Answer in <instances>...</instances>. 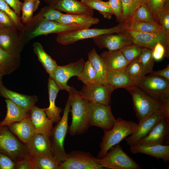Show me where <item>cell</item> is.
I'll list each match as a JSON object with an SVG mask.
<instances>
[{"label":"cell","mask_w":169,"mask_h":169,"mask_svg":"<svg viewBox=\"0 0 169 169\" xmlns=\"http://www.w3.org/2000/svg\"><path fill=\"white\" fill-rule=\"evenodd\" d=\"M83 28L79 26L66 24L55 21L34 18L25 24L23 30L20 32L21 39L25 45L33 38L41 35L60 33Z\"/></svg>","instance_id":"cell-1"},{"label":"cell","mask_w":169,"mask_h":169,"mask_svg":"<svg viewBox=\"0 0 169 169\" xmlns=\"http://www.w3.org/2000/svg\"><path fill=\"white\" fill-rule=\"evenodd\" d=\"M72 120L68 131L71 136L82 134L90 126V102L80 94H69Z\"/></svg>","instance_id":"cell-2"},{"label":"cell","mask_w":169,"mask_h":169,"mask_svg":"<svg viewBox=\"0 0 169 169\" xmlns=\"http://www.w3.org/2000/svg\"><path fill=\"white\" fill-rule=\"evenodd\" d=\"M137 124L130 120H127L118 117L113 128L110 131L104 132L100 143V150L97 157L101 158L112 146L119 143L128 136L132 134Z\"/></svg>","instance_id":"cell-3"},{"label":"cell","mask_w":169,"mask_h":169,"mask_svg":"<svg viewBox=\"0 0 169 169\" xmlns=\"http://www.w3.org/2000/svg\"><path fill=\"white\" fill-rule=\"evenodd\" d=\"M70 99L68 97L62 117L53 127L49 136L51 153L52 156L59 162L64 161L67 153L64 147V141L68 129V119L70 111Z\"/></svg>","instance_id":"cell-4"},{"label":"cell","mask_w":169,"mask_h":169,"mask_svg":"<svg viewBox=\"0 0 169 169\" xmlns=\"http://www.w3.org/2000/svg\"><path fill=\"white\" fill-rule=\"evenodd\" d=\"M125 89L132 96L133 106L139 122L153 113L161 110L160 103L138 86L134 85Z\"/></svg>","instance_id":"cell-5"},{"label":"cell","mask_w":169,"mask_h":169,"mask_svg":"<svg viewBox=\"0 0 169 169\" xmlns=\"http://www.w3.org/2000/svg\"><path fill=\"white\" fill-rule=\"evenodd\" d=\"M127 31L125 23L122 22L110 28H83L60 33L58 34L56 40L61 44L67 45L81 40L93 38L103 35L119 33Z\"/></svg>","instance_id":"cell-6"},{"label":"cell","mask_w":169,"mask_h":169,"mask_svg":"<svg viewBox=\"0 0 169 169\" xmlns=\"http://www.w3.org/2000/svg\"><path fill=\"white\" fill-rule=\"evenodd\" d=\"M98 163L103 167L111 169H140V166L116 144L111 147Z\"/></svg>","instance_id":"cell-7"},{"label":"cell","mask_w":169,"mask_h":169,"mask_svg":"<svg viewBox=\"0 0 169 169\" xmlns=\"http://www.w3.org/2000/svg\"><path fill=\"white\" fill-rule=\"evenodd\" d=\"M85 62L83 58L77 61L64 66L58 65L49 77L55 82L60 90H64L71 95L79 94V91L67 84L69 79L74 76H78L82 71Z\"/></svg>","instance_id":"cell-8"},{"label":"cell","mask_w":169,"mask_h":169,"mask_svg":"<svg viewBox=\"0 0 169 169\" xmlns=\"http://www.w3.org/2000/svg\"><path fill=\"white\" fill-rule=\"evenodd\" d=\"M0 152L8 155L15 162L29 154L25 144L15 136L7 126L0 127Z\"/></svg>","instance_id":"cell-9"},{"label":"cell","mask_w":169,"mask_h":169,"mask_svg":"<svg viewBox=\"0 0 169 169\" xmlns=\"http://www.w3.org/2000/svg\"><path fill=\"white\" fill-rule=\"evenodd\" d=\"M137 86L157 100L161 105L169 101V81L162 77L149 74L145 75Z\"/></svg>","instance_id":"cell-10"},{"label":"cell","mask_w":169,"mask_h":169,"mask_svg":"<svg viewBox=\"0 0 169 169\" xmlns=\"http://www.w3.org/2000/svg\"><path fill=\"white\" fill-rule=\"evenodd\" d=\"M97 158L88 152L73 151L67 153L66 159L60 162L58 169H102Z\"/></svg>","instance_id":"cell-11"},{"label":"cell","mask_w":169,"mask_h":169,"mask_svg":"<svg viewBox=\"0 0 169 169\" xmlns=\"http://www.w3.org/2000/svg\"><path fill=\"white\" fill-rule=\"evenodd\" d=\"M90 126L101 128L104 132L111 130L116 119L114 117L110 105L90 103Z\"/></svg>","instance_id":"cell-12"},{"label":"cell","mask_w":169,"mask_h":169,"mask_svg":"<svg viewBox=\"0 0 169 169\" xmlns=\"http://www.w3.org/2000/svg\"><path fill=\"white\" fill-rule=\"evenodd\" d=\"M113 90L106 84L96 83L89 85L84 84L79 94L90 103L109 105Z\"/></svg>","instance_id":"cell-13"},{"label":"cell","mask_w":169,"mask_h":169,"mask_svg":"<svg viewBox=\"0 0 169 169\" xmlns=\"http://www.w3.org/2000/svg\"><path fill=\"white\" fill-rule=\"evenodd\" d=\"M131 35L134 44L152 50L158 42L165 47L169 55V36L163 31L140 32L127 31Z\"/></svg>","instance_id":"cell-14"},{"label":"cell","mask_w":169,"mask_h":169,"mask_svg":"<svg viewBox=\"0 0 169 169\" xmlns=\"http://www.w3.org/2000/svg\"><path fill=\"white\" fill-rule=\"evenodd\" d=\"M166 118L161 110L155 112L142 121L139 122L133 133L125 138L130 146L136 145L141 140L146 136L162 119Z\"/></svg>","instance_id":"cell-15"},{"label":"cell","mask_w":169,"mask_h":169,"mask_svg":"<svg viewBox=\"0 0 169 169\" xmlns=\"http://www.w3.org/2000/svg\"><path fill=\"white\" fill-rule=\"evenodd\" d=\"M114 34L103 35L92 39L95 44L99 48H106L108 50H119L125 46L133 44L127 31Z\"/></svg>","instance_id":"cell-16"},{"label":"cell","mask_w":169,"mask_h":169,"mask_svg":"<svg viewBox=\"0 0 169 169\" xmlns=\"http://www.w3.org/2000/svg\"><path fill=\"white\" fill-rule=\"evenodd\" d=\"M25 45L18 29H0V47L8 53L20 55Z\"/></svg>","instance_id":"cell-17"},{"label":"cell","mask_w":169,"mask_h":169,"mask_svg":"<svg viewBox=\"0 0 169 169\" xmlns=\"http://www.w3.org/2000/svg\"><path fill=\"white\" fill-rule=\"evenodd\" d=\"M169 144V121L165 118L160 121L146 136L139 141L136 145H166Z\"/></svg>","instance_id":"cell-18"},{"label":"cell","mask_w":169,"mask_h":169,"mask_svg":"<svg viewBox=\"0 0 169 169\" xmlns=\"http://www.w3.org/2000/svg\"><path fill=\"white\" fill-rule=\"evenodd\" d=\"M45 110V108H40L35 105L30 111V117L35 133L49 136L53 122L47 116Z\"/></svg>","instance_id":"cell-19"},{"label":"cell","mask_w":169,"mask_h":169,"mask_svg":"<svg viewBox=\"0 0 169 169\" xmlns=\"http://www.w3.org/2000/svg\"><path fill=\"white\" fill-rule=\"evenodd\" d=\"M0 95L3 97L11 100L29 112L38 100V97L36 95H25L11 90L6 88L3 84L0 89Z\"/></svg>","instance_id":"cell-20"},{"label":"cell","mask_w":169,"mask_h":169,"mask_svg":"<svg viewBox=\"0 0 169 169\" xmlns=\"http://www.w3.org/2000/svg\"><path fill=\"white\" fill-rule=\"evenodd\" d=\"M25 145L29 154L32 156L51 154L50 138L48 136L35 133Z\"/></svg>","instance_id":"cell-21"},{"label":"cell","mask_w":169,"mask_h":169,"mask_svg":"<svg viewBox=\"0 0 169 169\" xmlns=\"http://www.w3.org/2000/svg\"><path fill=\"white\" fill-rule=\"evenodd\" d=\"M100 56L108 72L125 70L129 63L119 50L105 51Z\"/></svg>","instance_id":"cell-22"},{"label":"cell","mask_w":169,"mask_h":169,"mask_svg":"<svg viewBox=\"0 0 169 169\" xmlns=\"http://www.w3.org/2000/svg\"><path fill=\"white\" fill-rule=\"evenodd\" d=\"M130 151L134 154L143 153L153 156L157 159H161L166 162L169 161L168 145H136L130 146Z\"/></svg>","instance_id":"cell-23"},{"label":"cell","mask_w":169,"mask_h":169,"mask_svg":"<svg viewBox=\"0 0 169 169\" xmlns=\"http://www.w3.org/2000/svg\"><path fill=\"white\" fill-rule=\"evenodd\" d=\"M7 126L11 132L24 144L35 133L30 116Z\"/></svg>","instance_id":"cell-24"},{"label":"cell","mask_w":169,"mask_h":169,"mask_svg":"<svg viewBox=\"0 0 169 169\" xmlns=\"http://www.w3.org/2000/svg\"><path fill=\"white\" fill-rule=\"evenodd\" d=\"M48 85L49 105L48 108H45V112L53 123H57L61 118L60 114L63 110L55 104L56 99L60 90L54 81L50 77L48 79Z\"/></svg>","instance_id":"cell-25"},{"label":"cell","mask_w":169,"mask_h":169,"mask_svg":"<svg viewBox=\"0 0 169 169\" xmlns=\"http://www.w3.org/2000/svg\"><path fill=\"white\" fill-rule=\"evenodd\" d=\"M56 21L66 24L75 25L83 28H89L98 23L99 19L86 14H63Z\"/></svg>","instance_id":"cell-26"},{"label":"cell","mask_w":169,"mask_h":169,"mask_svg":"<svg viewBox=\"0 0 169 169\" xmlns=\"http://www.w3.org/2000/svg\"><path fill=\"white\" fill-rule=\"evenodd\" d=\"M53 7L68 14H86L93 16L94 10L77 0H59Z\"/></svg>","instance_id":"cell-27"},{"label":"cell","mask_w":169,"mask_h":169,"mask_svg":"<svg viewBox=\"0 0 169 169\" xmlns=\"http://www.w3.org/2000/svg\"><path fill=\"white\" fill-rule=\"evenodd\" d=\"M7 108V114L3 120L0 122V127L8 126L30 116V112L17 105L11 100H5Z\"/></svg>","instance_id":"cell-28"},{"label":"cell","mask_w":169,"mask_h":169,"mask_svg":"<svg viewBox=\"0 0 169 169\" xmlns=\"http://www.w3.org/2000/svg\"><path fill=\"white\" fill-rule=\"evenodd\" d=\"M106 84L113 90L119 88H124L137 85L127 74L125 70L108 72Z\"/></svg>","instance_id":"cell-29"},{"label":"cell","mask_w":169,"mask_h":169,"mask_svg":"<svg viewBox=\"0 0 169 169\" xmlns=\"http://www.w3.org/2000/svg\"><path fill=\"white\" fill-rule=\"evenodd\" d=\"M88 60L91 63L96 74L99 83L106 84L108 72L105 64L94 48L88 54Z\"/></svg>","instance_id":"cell-30"},{"label":"cell","mask_w":169,"mask_h":169,"mask_svg":"<svg viewBox=\"0 0 169 169\" xmlns=\"http://www.w3.org/2000/svg\"><path fill=\"white\" fill-rule=\"evenodd\" d=\"M20 55H14L8 53L0 47V69L5 75L9 74L19 67Z\"/></svg>","instance_id":"cell-31"},{"label":"cell","mask_w":169,"mask_h":169,"mask_svg":"<svg viewBox=\"0 0 169 169\" xmlns=\"http://www.w3.org/2000/svg\"><path fill=\"white\" fill-rule=\"evenodd\" d=\"M33 50L38 60L49 75L51 74L58 65L56 62L45 51L42 45L35 42L33 45Z\"/></svg>","instance_id":"cell-32"},{"label":"cell","mask_w":169,"mask_h":169,"mask_svg":"<svg viewBox=\"0 0 169 169\" xmlns=\"http://www.w3.org/2000/svg\"><path fill=\"white\" fill-rule=\"evenodd\" d=\"M32 156L33 169H58L60 163L51 154H44Z\"/></svg>","instance_id":"cell-33"},{"label":"cell","mask_w":169,"mask_h":169,"mask_svg":"<svg viewBox=\"0 0 169 169\" xmlns=\"http://www.w3.org/2000/svg\"><path fill=\"white\" fill-rule=\"evenodd\" d=\"M86 7L93 10H97L103 17L110 20L113 15L108 1L102 0H80Z\"/></svg>","instance_id":"cell-34"},{"label":"cell","mask_w":169,"mask_h":169,"mask_svg":"<svg viewBox=\"0 0 169 169\" xmlns=\"http://www.w3.org/2000/svg\"><path fill=\"white\" fill-rule=\"evenodd\" d=\"M125 23L127 31L140 32L163 31L158 24L132 19H130Z\"/></svg>","instance_id":"cell-35"},{"label":"cell","mask_w":169,"mask_h":169,"mask_svg":"<svg viewBox=\"0 0 169 169\" xmlns=\"http://www.w3.org/2000/svg\"><path fill=\"white\" fill-rule=\"evenodd\" d=\"M122 22L130 20L135 11L141 5L146 4L147 0H121Z\"/></svg>","instance_id":"cell-36"},{"label":"cell","mask_w":169,"mask_h":169,"mask_svg":"<svg viewBox=\"0 0 169 169\" xmlns=\"http://www.w3.org/2000/svg\"><path fill=\"white\" fill-rule=\"evenodd\" d=\"M40 3L39 0H24L21 10L22 15L21 18L22 23L26 24L33 18V14L38 8Z\"/></svg>","instance_id":"cell-37"},{"label":"cell","mask_w":169,"mask_h":169,"mask_svg":"<svg viewBox=\"0 0 169 169\" xmlns=\"http://www.w3.org/2000/svg\"><path fill=\"white\" fill-rule=\"evenodd\" d=\"M77 77L78 79L85 84L99 83L96 72L91 62L88 60L85 62L82 71Z\"/></svg>","instance_id":"cell-38"},{"label":"cell","mask_w":169,"mask_h":169,"mask_svg":"<svg viewBox=\"0 0 169 169\" xmlns=\"http://www.w3.org/2000/svg\"><path fill=\"white\" fill-rule=\"evenodd\" d=\"M125 70L129 77L136 83L137 85L138 82L146 75L138 59L130 63Z\"/></svg>","instance_id":"cell-39"},{"label":"cell","mask_w":169,"mask_h":169,"mask_svg":"<svg viewBox=\"0 0 169 169\" xmlns=\"http://www.w3.org/2000/svg\"><path fill=\"white\" fill-rule=\"evenodd\" d=\"M130 19L158 24L151 11L146 4H143L138 7L135 11Z\"/></svg>","instance_id":"cell-40"},{"label":"cell","mask_w":169,"mask_h":169,"mask_svg":"<svg viewBox=\"0 0 169 169\" xmlns=\"http://www.w3.org/2000/svg\"><path fill=\"white\" fill-rule=\"evenodd\" d=\"M63 14L53 6L48 5L42 8L33 18L38 20L56 21Z\"/></svg>","instance_id":"cell-41"},{"label":"cell","mask_w":169,"mask_h":169,"mask_svg":"<svg viewBox=\"0 0 169 169\" xmlns=\"http://www.w3.org/2000/svg\"><path fill=\"white\" fill-rule=\"evenodd\" d=\"M141 63L146 74H151L153 72L154 63L152 54V50L143 48L142 52L138 58Z\"/></svg>","instance_id":"cell-42"},{"label":"cell","mask_w":169,"mask_h":169,"mask_svg":"<svg viewBox=\"0 0 169 169\" xmlns=\"http://www.w3.org/2000/svg\"><path fill=\"white\" fill-rule=\"evenodd\" d=\"M143 49V47L133 44L125 46L119 50L130 63L138 58Z\"/></svg>","instance_id":"cell-43"},{"label":"cell","mask_w":169,"mask_h":169,"mask_svg":"<svg viewBox=\"0 0 169 169\" xmlns=\"http://www.w3.org/2000/svg\"><path fill=\"white\" fill-rule=\"evenodd\" d=\"M0 10L4 12L12 20L20 32L23 30L24 25L21 22V18L4 0H0Z\"/></svg>","instance_id":"cell-44"},{"label":"cell","mask_w":169,"mask_h":169,"mask_svg":"<svg viewBox=\"0 0 169 169\" xmlns=\"http://www.w3.org/2000/svg\"><path fill=\"white\" fill-rule=\"evenodd\" d=\"M157 23L163 31L169 36V2L159 13Z\"/></svg>","instance_id":"cell-45"},{"label":"cell","mask_w":169,"mask_h":169,"mask_svg":"<svg viewBox=\"0 0 169 169\" xmlns=\"http://www.w3.org/2000/svg\"><path fill=\"white\" fill-rule=\"evenodd\" d=\"M168 2L169 0H147L146 4L151 11L156 23L159 13Z\"/></svg>","instance_id":"cell-46"},{"label":"cell","mask_w":169,"mask_h":169,"mask_svg":"<svg viewBox=\"0 0 169 169\" xmlns=\"http://www.w3.org/2000/svg\"><path fill=\"white\" fill-rule=\"evenodd\" d=\"M108 2L112 10L113 14L115 17L116 21L122 22V7L121 0H109Z\"/></svg>","instance_id":"cell-47"},{"label":"cell","mask_w":169,"mask_h":169,"mask_svg":"<svg viewBox=\"0 0 169 169\" xmlns=\"http://www.w3.org/2000/svg\"><path fill=\"white\" fill-rule=\"evenodd\" d=\"M152 54L154 60H161L164 56L169 58L164 46L160 42L158 43L152 50Z\"/></svg>","instance_id":"cell-48"},{"label":"cell","mask_w":169,"mask_h":169,"mask_svg":"<svg viewBox=\"0 0 169 169\" xmlns=\"http://www.w3.org/2000/svg\"><path fill=\"white\" fill-rule=\"evenodd\" d=\"M12 28L18 30L17 27L12 20L6 14L0 10V29Z\"/></svg>","instance_id":"cell-49"},{"label":"cell","mask_w":169,"mask_h":169,"mask_svg":"<svg viewBox=\"0 0 169 169\" xmlns=\"http://www.w3.org/2000/svg\"><path fill=\"white\" fill-rule=\"evenodd\" d=\"M16 162L5 154L0 152V169H15Z\"/></svg>","instance_id":"cell-50"},{"label":"cell","mask_w":169,"mask_h":169,"mask_svg":"<svg viewBox=\"0 0 169 169\" xmlns=\"http://www.w3.org/2000/svg\"><path fill=\"white\" fill-rule=\"evenodd\" d=\"M16 169H33L32 156L28 154L23 159L16 162Z\"/></svg>","instance_id":"cell-51"},{"label":"cell","mask_w":169,"mask_h":169,"mask_svg":"<svg viewBox=\"0 0 169 169\" xmlns=\"http://www.w3.org/2000/svg\"><path fill=\"white\" fill-rule=\"evenodd\" d=\"M15 13L19 16L22 3L19 0H4Z\"/></svg>","instance_id":"cell-52"},{"label":"cell","mask_w":169,"mask_h":169,"mask_svg":"<svg viewBox=\"0 0 169 169\" xmlns=\"http://www.w3.org/2000/svg\"><path fill=\"white\" fill-rule=\"evenodd\" d=\"M152 74L162 77L169 81V64L165 68L157 71H153Z\"/></svg>","instance_id":"cell-53"},{"label":"cell","mask_w":169,"mask_h":169,"mask_svg":"<svg viewBox=\"0 0 169 169\" xmlns=\"http://www.w3.org/2000/svg\"><path fill=\"white\" fill-rule=\"evenodd\" d=\"M59 0H44L49 6H53Z\"/></svg>","instance_id":"cell-54"},{"label":"cell","mask_w":169,"mask_h":169,"mask_svg":"<svg viewBox=\"0 0 169 169\" xmlns=\"http://www.w3.org/2000/svg\"><path fill=\"white\" fill-rule=\"evenodd\" d=\"M5 75L4 73L3 70L0 69V89L3 84L2 82V79L3 76Z\"/></svg>","instance_id":"cell-55"}]
</instances>
